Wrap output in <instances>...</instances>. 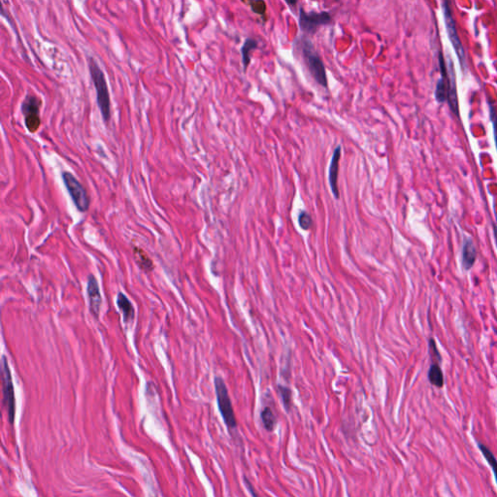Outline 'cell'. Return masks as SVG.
<instances>
[{"instance_id":"obj_6","label":"cell","mask_w":497,"mask_h":497,"mask_svg":"<svg viewBox=\"0 0 497 497\" xmlns=\"http://www.w3.org/2000/svg\"><path fill=\"white\" fill-rule=\"evenodd\" d=\"M2 388L3 402L7 411L8 420L10 423H13L15 419V393L12 382L11 371L5 355H3L2 357Z\"/></svg>"},{"instance_id":"obj_8","label":"cell","mask_w":497,"mask_h":497,"mask_svg":"<svg viewBox=\"0 0 497 497\" xmlns=\"http://www.w3.org/2000/svg\"><path fill=\"white\" fill-rule=\"evenodd\" d=\"M41 101L35 95H27L22 105L24 123L29 132H36L41 125L40 118Z\"/></svg>"},{"instance_id":"obj_14","label":"cell","mask_w":497,"mask_h":497,"mask_svg":"<svg viewBox=\"0 0 497 497\" xmlns=\"http://www.w3.org/2000/svg\"><path fill=\"white\" fill-rule=\"evenodd\" d=\"M117 304H118V307L122 311L125 321L133 320L134 308H133L131 302L129 301V299L126 297L125 294H123L122 292H119L118 297H117Z\"/></svg>"},{"instance_id":"obj_19","label":"cell","mask_w":497,"mask_h":497,"mask_svg":"<svg viewBox=\"0 0 497 497\" xmlns=\"http://www.w3.org/2000/svg\"><path fill=\"white\" fill-rule=\"evenodd\" d=\"M278 391L280 392L281 394V397H282V400H283V403H284V406L287 411H289L290 410V407H291V401H292V392H291V389L288 388L287 387H284L282 385H278Z\"/></svg>"},{"instance_id":"obj_17","label":"cell","mask_w":497,"mask_h":497,"mask_svg":"<svg viewBox=\"0 0 497 497\" xmlns=\"http://www.w3.org/2000/svg\"><path fill=\"white\" fill-rule=\"evenodd\" d=\"M260 418L261 421L266 427L267 431H273L275 429L277 424V420L272 409L270 407H266L260 413Z\"/></svg>"},{"instance_id":"obj_23","label":"cell","mask_w":497,"mask_h":497,"mask_svg":"<svg viewBox=\"0 0 497 497\" xmlns=\"http://www.w3.org/2000/svg\"><path fill=\"white\" fill-rule=\"evenodd\" d=\"M244 481H245V485H246V486H247L248 490L251 492V494H252V495H254V496H256V495H257V493L254 491V486H253V485L251 484V482H250V481H249V480H248L246 477L244 478Z\"/></svg>"},{"instance_id":"obj_2","label":"cell","mask_w":497,"mask_h":497,"mask_svg":"<svg viewBox=\"0 0 497 497\" xmlns=\"http://www.w3.org/2000/svg\"><path fill=\"white\" fill-rule=\"evenodd\" d=\"M215 388L217 394L218 407L220 410L222 420L229 430L236 429L237 420L235 418L234 410L232 407L231 399L229 396L226 385L221 377L215 378Z\"/></svg>"},{"instance_id":"obj_4","label":"cell","mask_w":497,"mask_h":497,"mask_svg":"<svg viewBox=\"0 0 497 497\" xmlns=\"http://www.w3.org/2000/svg\"><path fill=\"white\" fill-rule=\"evenodd\" d=\"M62 181L78 210L82 213L89 210V197L88 192L75 176L70 172L65 171L62 173Z\"/></svg>"},{"instance_id":"obj_5","label":"cell","mask_w":497,"mask_h":497,"mask_svg":"<svg viewBox=\"0 0 497 497\" xmlns=\"http://www.w3.org/2000/svg\"><path fill=\"white\" fill-rule=\"evenodd\" d=\"M332 16L327 12H306L303 8L299 11V27L307 34H316L317 29L332 22Z\"/></svg>"},{"instance_id":"obj_3","label":"cell","mask_w":497,"mask_h":497,"mask_svg":"<svg viewBox=\"0 0 497 497\" xmlns=\"http://www.w3.org/2000/svg\"><path fill=\"white\" fill-rule=\"evenodd\" d=\"M302 54L310 73L315 81L323 88H327V77L324 64L314 49V46L309 40H304L302 44Z\"/></svg>"},{"instance_id":"obj_18","label":"cell","mask_w":497,"mask_h":497,"mask_svg":"<svg viewBox=\"0 0 497 497\" xmlns=\"http://www.w3.org/2000/svg\"><path fill=\"white\" fill-rule=\"evenodd\" d=\"M478 447L480 449V451L483 453V455L485 456L487 463L489 464L493 474H494V478H495V481L497 483V459L496 457L494 456V454L492 453V452L485 446L484 444H481V443H478Z\"/></svg>"},{"instance_id":"obj_25","label":"cell","mask_w":497,"mask_h":497,"mask_svg":"<svg viewBox=\"0 0 497 497\" xmlns=\"http://www.w3.org/2000/svg\"><path fill=\"white\" fill-rule=\"evenodd\" d=\"M493 234H494V239H495L497 247V226L495 224H493Z\"/></svg>"},{"instance_id":"obj_11","label":"cell","mask_w":497,"mask_h":497,"mask_svg":"<svg viewBox=\"0 0 497 497\" xmlns=\"http://www.w3.org/2000/svg\"><path fill=\"white\" fill-rule=\"evenodd\" d=\"M341 158V146L336 147L332 155V163L329 167V184L332 188V193L335 198L339 199L340 193L338 189V172H339V163Z\"/></svg>"},{"instance_id":"obj_13","label":"cell","mask_w":497,"mask_h":497,"mask_svg":"<svg viewBox=\"0 0 497 497\" xmlns=\"http://www.w3.org/2000/svg\"><path fill=\"white\" fill-rule=\"evenodd\" d=\"M477 257L475 245L471 238H465L462 247V264L466 270H469L474 266Z\"/></svg>"},{"instance_id":"obj_1","label":"cell","mask_w":497,"mask_h":497,"mask_svg":"<svg viewBox=\"0 0 497 497\" xmlns=\"http://www.w3.org/2000/svg\"><path fill=\"white\" fill-rule=\"evenodd\" d=\"M89 73L96 89V100L104 122H110L111 101L106 78L94 58L89 59Z\"/></svg>"},{"instance_id":"obj_22","label":"cell","mask_w":497,"mask_h":497,"mask_svg":"<svg viewBox=\"0 0 497 497\" xmlns=\"http://www.w3.org/2000/svg\"><path fill=\"white\" fill-rule=\"evenodd\" d=\"M429 347H430L431 352L434 354V355L437 357L438 361L440 362L442 359H441V355H440V353L437 349V346H436V343L434 341V339H430L429 340Z\"/></svg>"},{"instance_id":"obj_21","label":"cell","mask_w":497,"mask_h":497,"mask_svg":"<svg viewBox=\"0 0 497 497\" xmlns=\"http://www.w3.org/2000/svg\"><path fill=\"white\" fill-rule=\"evenodd\" d=\"M489 116L493 125V133H494V139H495L497 148V107L492 103L489 104Z\"/></svg>"},{"instance_id":"obj_15","label":"cell","mask_w":497,"mask_h":497,"mask_svg":"<svg viewBox=\"0 0 497 497\" xmlns=\"http://www.w3.org/2000/svg\"><path fill=\"white\" fill-rule=\"evenodd\" d=\"M428 380L432 386L441 388L444 387V374L440 365L433 363L428 370Z\"/></svg>"},{"instance_id":"obj_9","label":"cell","mask_w":497,"mask_h":497,"mask_svg":"<svg viewBox=\"0 0 497 497\" xmlns=\"http://www.w3.org/2000/svg\"><path fill=\"white\" fill-rule=\"evenodd\" d=\"M87 292L89 300V308L92 315L96 318L100 316V307H101V294H100V285L96 278L93 275L88 277V285H87Z\"/></svg>"},{"instance_id":"obj_10","label":"cell","mask_w":497,"mask_h":497,"mask_svg":"<svg viewBox=\"0 0 497 497\" xmlns=\"http://www.w3.org/2000/svg\"><path fill=\"white\" fill-rule=\"evenodd\" d=\"M448 72V102L451 110L453 114L458 116V100L456 91V82H455V72L452 59H449V65L447 68Z\"/></svg>"},{"instance_id":"obj_24","label":"cell","mask_w":497,"mask_h":497,"mask_svg":"<svg viewBox=\"0 0 497 497\" xmlns=\"http://www.w3.org/2000/svg\"><path fill=\"white\" fill-rule=\"evenodd\" d=\"M287 2V4H288L289 6H295L296 3H297V0H285Z\"/></svg>"},{"instance_id":"obj_20","label":"cell","mask_w":497,"mask_h":497,"mask_svg":"<svg viewBox=\"0 0 497 497\" xmlns=\"http://www.w3.org/2000/svg\"><path fill=\"white\" fill-rule=\"evenodd\" d=\"M299 225L303 230H309L311 226L313 225L312 218L307 212H301L299 218Z\"/></svg>"},{"instance_id":"obj_12","label":"cell","mask_w":497,"mask_h":497,"mask_svg":"<svg viewBox=\"0 0 497 497\" xmlns=\"http://www.w3.org/2000/svg\"><path fill=\"white\" fill-rule=\"evenodd\" d=\"M133 257H134L135 263L144 272L150 273L154 270V268H155L154 262L143 249H141L139 247H134L133 248Z\"/></svg>"},{"instance_id":"obj_16","label":"cell","mask_w":497,"mask_h":497,"mask_svg":"<svg viewBox=\"0 0 497 497\" xmlns=\"http://www.w3.org/2000/svg\"><path fill=\"white\" fill-rule=\"evenodd\" d=\"M257 48V41L248 38L246 39L243 47L241 48V54H242V62H243L244 70L247 69L249 64L251 63V52Z\"/></svg>"},{"instance_id":"obj_7","label":"cell","mask_w":497,"mask_h":497,"mask_svg":"<svg viewBox=\"0 0 497 497\" xmlns=\"http://www.w3.org/2000/svg\"><path fill=\"white\" fill-rule=\"evenodd\" d=\"M443 10H444V19L446 23V28H447V34L450 38V41L453 44V49L456 53V55L459 58L460 64L464 68L465 63V52H464L463 46L459 39V36L457 34V28L456 24L453 20V13L451 9V3L450 0H444L443 3Z\"/></svg>"}]
</instances>
